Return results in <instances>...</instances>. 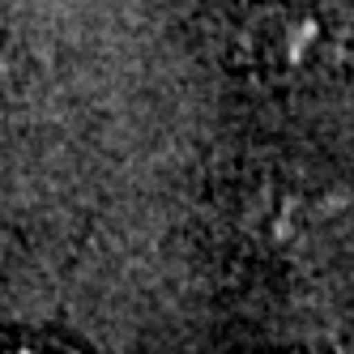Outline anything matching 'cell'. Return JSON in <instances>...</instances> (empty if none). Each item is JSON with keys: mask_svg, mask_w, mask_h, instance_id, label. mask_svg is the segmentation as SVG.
Returning <instances> with one entry per match:
<instances>
[{"mask_svg": "<svg viewBox=\"0 0 354 354\" xmlns=\"http://www.w3.org/2000/svg\"><path fill=\"white\" fill-rule=\"evenodd\" d=\"M231 56L273 82L328 68L346 39V0H231Z\"/></svg>", "mask_w": 354, "mask_h": 354, "instance_id": "obj_1", "label": "cell"}]
</instances>
